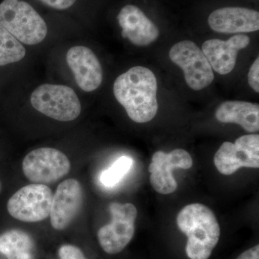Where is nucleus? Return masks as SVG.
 I'll list each match as a JSON object with an SVG mask.
<instances>
[{
    "label": "nucleus",
    "instance_id": "obj_2",
    "mask_svg": "<svg viewBox=\"0 0 259 259\" xmlns=\"http://www.w3.org/2000/svg\"><path fill=\"white\" fill-rule=\"evenodd\" d=\"M177 223L187 237V256L208 259L221 237V227L214 213L204 204H190L179 213Z\"/></svg>",
    "mask_w": 259,
    "mask_h": 259
},
{
    "label": "nucleus",
    "instance_id": "obj_10",
    "mask_svg": "<svg viewBox=\"0 0 259 259\" xmlns=\"http://www.w3.org/2000/svg\"><path fill=\"white\" fill-rule=\"evenodd\" d=\"M193 166L190 153L184 149H175L166 153L156 151L148 166L150 182L154 190L161 194H169L177 190V182L172 175L175 168L189 169Z\"/></svg>",
    "mask_w": 259,
    "mask_h": 259
},
{
    "label": "nucleus",
    "instance_id": "obj_23",
    "mask_svg": "<svg viewBox=\"0 0 259 259\" xmlns=\"http://www.w3.org/2000/svg\"><path fill=\"white\" fill-rule=\"evenodd\" d=\"M237 259H259V245L245 250Z\"/></svg>",
    "mask_w": 259,
    "mask_h": 259
},
{
    "label": "nucleus",
    "instance_id": "obj_14",
    "mask_svg": "<svg viewBox=\"0 0 259 259\" xmlns=\"http://www.w3.org/2000/svg\"><path fill=\"white\" fill-rule=\"evenodd\" d=\"M119 25L122 28V36L133 44L146 47L156 41L159 37L156 25L137 6L125 5L117 15Z\"/></svg>",
    "mask_w": 259,
    "mask_h": 259
},
{
    "label": "nucleus",
    "instance_id": "obj_19",
    "mask_svg": "<svg viewBox=\"0 0 259 259\" xmlns=\"http://www.w3.org/2000/svg\"><path fill=\"white\" fill-rule=\"evenodd\" d=\"M133 162L132 158L128 156H121L110 168L102 171L100 177L102 185L109 187L117 185L131 169Z\"/></svg>",
    "mask_w": 259,
    "mask_h": 259
},
{
    "label": "nucleus",
    "instance_id": "obj_8",
    "mask_svg": "<svg viewBox=\"0 0 259 259\" xmlns=\"http://www.w3.org/2000/svg\"><path fill=\"white\" fill-rule=\"evenodd\" d=\"M169 58L183 71L186 83L192 90H202L214 80L208 60L194 42L186 40L177 42L170 49Z\"/></svg>",
    "mask_w": 259,
    "mask_h": 259
},
{
    "label": "nucleus",
    "instance_id": "obj_11",
    "mask_svg": "<svg viewBox=\"0 0 259 259\" xmlns=\"http://www.w3.org/2000/svg\"><path fill=\"white\" fill-rule=\"evenodd\" d=\"M83 201L82 187L77 180L61 182L53 195L49 215L53 228L57 231L68 228L81 210Z\"/></svg>",
    "mask_w": 259,
    "mask_h": 259
},
{
    "label": "nucleus",
    "instance_id": "obj_13",
    "mask_svg": "<svg viewBox=\"0 0 259 259\" xmlns=\"http://www.w3.org/2000/svg\"><path fill=\"white\" fill-rule=\"evenodd\" d=\"M250 42L248 35L238 34L228 40H206L202 51L212 70L219 74L226 75L231 73L236 66L238 51L248 47Z\"/></svg>",
    "mask_w": 259,
    "mask_h": 259
},
{
    "label": "nucleus",
    "instance_id": "obj_21",
    "mask_svg": "<svg viewBox=\"0 0 259 259\" xmlns=\"http://www.w3.org/2000/svg\"><path fill=\"white\" fill-rule=\"evenodd\" d=\"M248 83L250 88L257 93H259V58L255 59L250 66L248 75Z\"/></svg>",
    "mask_w": 259,
    "mask_h": 259
},
{
    "label": "nucleus",
    "instance_id": "obj_16",
    "mask_svg": "<svg viewBox=\"0 0 259 259\" xmlns=\"http://www.w3.org/2000/svg\"><path fill=\"white\" fill-rule=\"evenodd\" d=\"M216 119L223 123H235L241 125L249 133L259 130V105L251 102L226 101L218 106Z\"/></svg>",
    "mask_w": 259,
    "mask_h": 259
},
{
    "label": "nucleus",
    "instance_id": "obj_9",
    "mask_svg": "<svg viewBox=\"0 0 259 259\" xmlns=\"http://www.w3.org/2000/svg\"><path fill=\"white\" fill-rule=\"evenodd\" d=\"M214 163L218 171L227 176L243 167L258 168V135H245L234 144L223 143L214 155Z\"/></svg>",
    "mask_w": 259,
    "mask_h": 259
},
{
    "label": "nucleus",
    "instance_id": "obj_17",
    "mask_svg": "<svg viewBox=\"0 0 259 259\" xmlns=\"http://www.w3.org/2000/svg\"><path fill=\"white\" fill-rule=\"evenodd\" d=\"M35 245L32 237L21 230H10L0 235V253L8 259H33Z\"/></svg>",
    "mask_w": 259,
    "mask_h": 259
},
{
    "label": "nucleus",
    "instance_id": "obj_20",
    "mask_svg": "<svg viewBox=\"0 0 259 259\" xmlns=\"http://www.w3.org/2000/svg\"><path fill=\"white\" fill-rule=\"evenodd\" d=\"M60 259H87L83 252L78 247L73 245H64L59 249Z\"/></svg>",
    "mask_w": 259,
    "mask_h": 259
},
{
    "label": "nucleus",
    "instance_id": "obj_4",
    "mask_svg": "<svg viewBox=\"0 0 259 259\" xmlns=\"http://www.w3.org/2000/svg\"><path fill=\"white\" fill-rule=\"evenodd\" d=\"M32 106L54 120L69 122L79 117L81 102L74 90L64 85L45 83L32 92Z\"/></svg>",
    "mask_w": 259,
    "mask_h": 259
},
{
    "label": "nucleus",
    "instance_id": "obj_6",
    "mask_svg": "<svg viewBox=\"0 0 259 259\" xmlns=\"http://www.w3.org/2000/svg\"><path fill=\"white\" fill-rule=\"evenodd\" d=\"M53 192L46 185L25 186L8 200V212L12 217L26 223L40 222L50 215Z\"/></svg>",
    "mask_w": 259,
    "mask_h": 259
},
{
    "label": "nucleus",
    "instance_id": "obj_7",
    "mask_svg": "<svg viewBox=\"0 0 259 259\" xmlns=\"http://www.w3.org/2000/svg\"><path fill=\"white\" fill-rule=\"evenodd\" d=\"M71 169L69 158L56 148H41L28 153L23 161L25 176L39 185L55 183Z\"/></svg>",
    "mask_w": 259,
    "mask_h": 259
},
{
    "label": "nucleus",
    "instance_id": "obj_12",
    "mask_svg": "<svg viewBox=\"0 0 259 259\" xmlns=\"http://www.w3.org/2000/svg\"><path fill=\"white\" fill-rule=\"evenodd\" d=\"M66 59L76 83L83 91L90 93L101 85L103 78L101 64L91 49L83 46L71 48Z\"/></svg>",
    "mask_w": 259,
    "mask_h": 259
},
{
    "label": "nucleus",
    "instance_id": "obj_3",
    "mask_svg": "<svg viewBox=\"0 0 259 259\" xmlns=\"http://www.w3.org/2000/svg\"><path fill=\"white\" fill-rule=\"evenodd\" d=\"M0 23L26 45H36L47 37L48 28L36 10L23 0H4L0 4Z\"/></svg>",
    "mask_w": 259,
    "mask_h": 259
},
{
    "label": "nucleus",
    "instance_id": "obj_18",
    "mask_svg": "<svg viewBox=\"0 0 259 259\" xmlns=\"http://www.w3.org/2000/svg\"><path fill=\"white\" fill-rule=\"evenodd\" d=\"M25 54L21 42L0 23V66L21 61Z\"/></svg>",
    "mask_w": 259,
    "mask_h": 259
},
{
    "label": "nucleus",
    "instance_id": "obj_15",
    "mask_svg": "<svg viewBox=\"0 0 259 259\" xmlns=\"http://www.w3.org/2000/svg\"><path fill=\"white\" fill-rule=\"evenodd\" d=\"M209 26L221 33H242L259 30V13L238 7H227L213 11L208 18Z\"/></svg>",
    "mask_w": 259,
    "mask_h": 259
},
{
    "label": "nucleus",
    "instance_id": "obj_1",
    "mask_svg": "<svg viewBox=\"0 0 259 259\" xmlns=\"http://www.w3.org/2000/svg\"><path fill=\"white\" fill-rule=\"evenodd\" d=\"M157 79L148 68L135 66L116 79L113 93L130 118L146 123L158 112Z\"/></svg>",
    "mask_w": 259,
    "mask_h": 259
},
{
    "label": "nucleus",
    "instance_id": "obj_22",
    "mask_svg": "<svg viewBox=\"0 0 259 259\" xmlns=\"http://www.w3.org/2000/svg\"><path fill=\"white\" fill-rule=\"evenodd\" d=\"M41 3L56 10H66L72 6L76 0H40Z\"/></svg>",
    "mask_w": 259,
    "mask_h": 259
},
{
    "label": "nucleus",
    "instance_id": "obj_24",
    "mask_svg": "<svg viewBox=\"0 0 259 259\" xmlns=\"http://www.w3.org/2000/svg\"><path fill=\"white\" fill-rule=\"evenodd\" d=\"M1 190H2V184H1V182H0V192H1Z\"/></svg>",
    "mask_w": 259,
    "mask_h": 259
},
{
    "label": "nucleus",
    "instance_id": "obj_5",
    "mask_svg": "<svg viewBox=\"0 0 259 259\" xmlns=\"http://www.w3.org/2000/svg\"><path fill=\"white\" fill-rule=\"evenodd\" d=\"M111 222L102 227L97 233L99 243L108 254L120 253L135 234L137 209L131 203L112 202L109 206Z\"/></svg>",
    "mask_w": 259,
    "mask_h": 259
}]
</instances>
